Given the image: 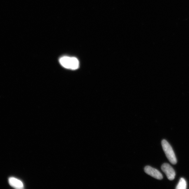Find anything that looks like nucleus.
<instances>
[{"instance_id": "20e7f679", "label": "nucleus", "mask_w": 189, "mask_h": 189, "mask_svg": "<svg viewBox=\"0 0 189 189\" xmlns=\"http://www.w3.org/2000/svg\"><path fill=\"white\" fill-rule=\"evenodd\" d=\"M145 172L155 179L161 180L163 178L162 174L158 170L150 166H146L144 168Z\"/></svg>"}, {"instance_id": "39448f33", "label": "nucleus", "mask_w": 189, "mask_h": 189, "mask_svg": "<svg viewBox=\"0 0 189 189\" xmlns=\"http://www.w3.org/2000/svg\"><path fill=\"white\" fill-rule=\"evenodd\" d=\"M8 182L10 185L14 188L22 189L24 187V185L20 180L14 177H11L8 179Z\"/></svg>"}, {"instance_id": "423d86ee", "label": "nucleus", "mask_w": 189, "mask_h": 189, "mask_svg": "<svg viewBox=\"0 0 189 189\" xmlns=\"http://www.w3.org/2000/svg\"><path fill=\"white\" fill-rule=\"evenodd\" d=\"M187 187V183L185 179L183 178L180 179L177 186H176V189H185Z\"/></svg>"}, {"instance_id": "f257e3e1", "label": "nucleus", "mask_w": 189, "mask_h": 189, "mask_svg": "<svg viewBox=\"0 0 189 189\" xmlns=\"http://www.w3.org/2000/svg\"><path fill=\"white\" fill-rule=\"evenodd\" d=\"M59 62L63 67L71 70H76L79 66L78 60L75 57L63 56L59 59Z\"/></svg>"}, {"instance_id": "7ed1b4c3", "label": "nucleus", "mask_w": 189, "mask_h": 189, "mask_svg": "<svg viewBox=\"0 0 189 189\" xmlns=\"http://www.w3.org/2000/svg\"><path fill=\"white\" fill-rule=\"evenodd\" d=\"M161 169L170 181H172L175 179L176 176L175 171L170 164L164 163L161 166Z\"/></svg>"}, {"instance_id": "f03ea898", "label": "nucleus", "mask_w": 189, "mask_h": 189, "mask_svg": "<svg viewBox=\"0 0 189 189\" xmlns=\"http://www.w3.org/2000/svg\"><path fill=\"white\" fill-rule=\"evenodd\" d=\"M162 146L166 156L170 162L175 165L177 163V160L175 152H174L171 146L166 140L162 141Z\"/></svg>"}]
</instances>
